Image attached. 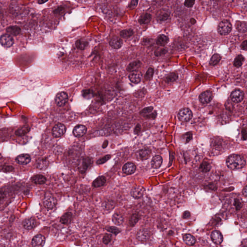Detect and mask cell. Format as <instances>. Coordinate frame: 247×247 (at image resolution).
Returning <instances> with one entry per match:
<instances>
[{
  "instance_id": "1",
  "label": "cell",
  "mask_w": 247,
  "mask_h": 247,
  "mask_svg": "<svg viewBox=\"0 0 247 247\" xmlns=\"http://www.w3.org/2000/svg\"><path fill=\"white\" fill-rule=\"evenodd\" d=\"M226 165L228 168L232 170L241 169L246 165V161L243 157L238 154H233L230 156L226 160Z\"/></svg>"
},
{
  "instance_id": "2",
  "label": "cell",
  "mask_w": 247,
  "mask_h": 247,
  "mask_svg": "<svg viewBox=\"0 0 247 247\" xmlns=\"http://www.w3.org/2000/svg\"><path fill=\"white\" fill-rule=\"evenodd\" d=\"M232 30V25L228 20H224L219 23L218 27V32L222 36H226Z\"/></svg>"
},
{
  "instance_id": "3",
  "label": "cell",
  "mask_w": 247,
  "mask_h": 247,
  "mask_svg": "<svg viewBox=\"0 0 247 247\" xmlns=\"http://www.w3.org/2000/svg\"><path fill=\"white\" fill-rule=\"evenodd\" d=\"M43 204L44 206L48 209H52L57 205V200L51 194L47 193L45 195Z\"/></svg>"
},
{
  "instance_id": "4",
  "label": "cell",
  "mask_w": 247,
  "mask_h": 247,
  "mask_svg": "<svg viewBox=\"0 0 247 247\" xmlns=\"http://www.w3.org/2000/svg\"><path fill=\"white\" fill-rule=\"evenodd\" d=\"M179 120L182 122H188L192 119L193 113L190 109L187 108L182 109L179 111L178 114Z\"/></svg>"
},
{
  "instance_id": "5",
  "label": "cell",
  "mask_w": 247,
  "mask_h": 247,
  "mask_svg": "<svg viewBox=\"0 0 247 247\" xmlns=\"http://www.w3.org/2000/svg\"><path fill=\"white\" fill-rule=\"evenodd\" d=\"M66 132V127L62 124H58L53 127L52 130V135L55 138L63 136Z\"/></svg>"
},
{
  "instance_id": "6",
  "label": "cell",
  "mask_w": 247,
  "mask_h": 247,
  "mask_svg": "<svg viewBox=\"0 0 247 247\" xmlns=\"http://www.w3.org/2000/svg\"><path fill=\"white\" fill-rule=\"evenodd\" d=\"M55 103L59 107H62L66 104L68 100V96L64 92L58 93L55 97Z\"/></svg>"
},
{
  "instance_id": "7",
  "label": "cell",
  "mask_w": 247,
  "mask_h": 247,
  "mask_svg": "<svg viewBox=\"0 0 247 247\" xmlns=\"http://www.w3.org/2000/svg\"><path fill=\"white\" fill-rule=\"evenodd\" d=\"M0 42L2 46L6 48L11 47L14 43V41L12 37L8 34H4L2 36Z\"/></svg>"
},
{
  "instance_id": "8",
  "label": "cell",
  "mask_w": 247,
  "mask_h": 247,
  "mask_svg": "<svg viewBox=\"0 0 247 247\" xmlns=\"http://www.w3.org/2000/svg\"><path fill=\"white\" fill-rule=\"evenodd\" d=\"M244 93L242 91L240 90H235L233 91L231 94V99L234 103H240L244 99Z\"/></svg>"
},
{
  "instance_id": "9",
  "label": "cell",
  "mask_w": 247,
  "mask_h": 247,
  "mask_svg": "<svg viewBox=\"0 0 247 247\" xmlns=\"http://www.w3.org/2000/svg\"><path fill=\"white\" fill-rule=\"evenodd\" d=\"M213 99V94L210 90L206 91L199 95V101L203 104H207L210 103Z\"/></svg>"
},
{
  "instance_id": "10",
  "label": "cell",
  "mask_w": 247,
  "mask_h": 247,
  "mask_svg": "<svg viewBox=\"0 0 247 247\" xmlns=\"http://www.w3.org/2000/svg\"><path fill=\"white\" fill-rule=\"evenodd\" d=\"M92 159L90 157H85L83 158L82 159L81 163L80 164L79 167L80 173L83 174L86 172L87 168L92 164Z\"/></svg>"
},
{
  "instance_id": "11",
  "label": "cell",
  "mask_w": 247,
  "mask_h": 247,
  "mask_svg": "<svg viewBox=\"0 0 247 247\" xmlns=\"http://www.w3.org/2000/svg\"><path fill=\"white\" fill-rule=\"evenodd\" d=\"M46 242V238L41 234L37 235L32 239V241L33 247H43Z\"/></svg>"
},
{
  "instance_id": "12",
  "label": "cell",
  "mask_w": 247,
  "mask_h": 247,
  "mask_svg": "<svg viewBox=\"0 0 247 247\" xmlns=\"http://www.w3.org/2000/svg\"><path fill=\"white\" fill-rule=\"evenodd\" d=\"M145 189L141 186H136L131 190L130 195L135 199H139L143 197Z\"/></svg>"
},
{
  "instance_id": "13",
  "label": "cell",
  "mask_w": 247,
  "mask_h": 247,
  "mask_svg": "<svg viewBox=\"0 0 247 247\" xmlns=\"http://www.w3.org/2000/svg\"><path fill=\"white\" fill-rule=\"evenodd\" d=\"M36 219L33 217L26 218L22 222V226L25 229L31 230L36 227Z\"/></svg>"
},
{
  "instance_id": "14",
  "label": "cell",
  "mask_w": 247,
  "mask_h": 247,
  "mask_svg": "<svg viewBox=\"0 0 247 247\" xmlns=\"http://www.w3.org/2000/svg\"><path fill=\"white\" fill-rule=\"evenodd\" d=\"M150 234L149 230L146 229H141L138 231L137 234V239L139 241L145 242L148 240Z\"/></svg>"
},
{
  "instance_id": "15",
  "label": "cell",
  "mask_w": 247,
  "mask_h": 247,
  "mask_svg": "<svg viewBox=\"0 0 247 247\" xmlns=\"http://www.w3.org/2000/svg\"><path fill=\"white\" fill-rule=\"evenodd\" d=\"M87 131V128L84 125H78L73 128V134L76 137H81L84 136Z\"/></svg>"
},
{
  "instance_id": "16",
  "label": "cell",
  "mask_w": 247,
  "mask_h": 247,
  "mask_svg": "<svg viewBox=\"0 0 247 247\" xmlns=\"http://www.w3.org/2000/svg\"><path fill=\"white\" fill-rule=\"evenodd\" d=\"M15 161L19 165H27L31 162V157L29 154H21L17 157Z\"/></svg>"
},
{
  "instance_id": "17",
  "label": "cell",
  "mask_w": 247,
  "mask_h": 247,
  "mask_svg": "<svg viewBox=\"0 0 247 247\" xmlns=\"http://www.w3.org/2000/svg\"><path fill=\"white\" fill-rule=\"evenodd\" d=\"M212 240L216 244H220L223 241V236L219 231H214L211 234Z\"/></svg>"
},
{
  "instance_id": "18",
  "label": "cell",
  "mask_w": 247,
  "mask_h": 247,
  "mask_svg": "<svg viewBox=\"0 0 247 247\" xmlns=\"http://www.w3.org/2000/svg\"><path fill=\"white\" fill-rule=\"evenodd\" d=\"M136 170V166L131 162L126 163L123 167V171L126 174L130 175L133 174Z\"/></svg>"
},
{
  "instance_id": "19",
  "label": "cell",
  "mask_w": 247,
  "mask_h": 247,
  "mask_svg": "<svg viewBox=\"0 0 247 247\" xmlns=\"http://www.w3.org/2000/svg\"><path fill=\"white\" fill-rule=\"evenodd\" d=\"M73 213L71 212H67L61 217L60 222L61 223L65 225H68L71 224L73 220Z\"/></svg>"
},
{
  "instance_id": "20",
  "label": "cell",
  "mask_w": 247,
  "mask_h": 247,
  "mask_svg": "<svg viewBox=\"0 0 247 247\" xmlns=\"http://www.w3.org/2000/svg\"><path fill=\"white\" fill-rule=\"evenodd\" d=\"M109 44L111 47L115 49H118L121 48L122 46L123 41L119 37H114L110 40Z\"/></svg>"
},
{
  "instance_id": "21",
  "label": "cell",
  "mask_w": 247,
  "mask_h": 247,
  "mask_svg": "<svg viewBox=\"0 0 247 247\" xmlns=\"http://www.w3.org/2000/svg\"><path fill=\"white\" fill-rule=\"evenodd\" d=\"M49 162L46 158L39 159L36 163L37 167L40 170H45L48 167Z\"/></svg>"
},
{
  "instance_id": "22",
  "label": "cell",
  "mask_w": 247,
  "mask_h": 247,
  "mask_svg": "<svg viewBox=\"0 0 247 247\" xmlns=\"http://www.w3.org/2000/svg\"><path fill=\"white\" fill-rule=\"evenodd\" d=\"M31 180L34 184H43L46 182V178L42 175L37 174L32 177Z\"/></svg>"
},
{
  "instance_id": "23",
  "label": "cell",
  "mask_w": 247,
  "mask_h": 247,
  "mask_svg": "<svg viewBox=\"0 0 247 247\" xmlns=\"http://www.w3.org/2000/svg\"><path fill=\"white\" fill-rule=\"evenodd\" d=\"M138 153L140 158L141 160H144L149 157L151 154V150L150 149L146 148L140 150Z\"/></svg>"
},
{
  "instance_id": "24",
  "label": "cell",
  "mask_w": 247,
  "mask_h": 247,
  "mask_svg": "<svg viewBox=\"0 0 247 247\" xmlns=\"http://www.w3.org/2000/svg\"><path fill=\"white\" fill-rule=\"evenodd\" d=\"M163 162V159L160 155H155L152 159L151 165L153 168H158L161 167Z\"/></svg>"
},
{
  "instance_id": "25",
  "label": "cell",
  "mask_w": 247,
  "mask_h": 247,
  "mask_svg": "<svg viewBox=\"0 0 247 247\" xmlns=\"http://www.w3.org/2000/svg\"><path fill=\"white\" fill-rule=\"evenodd\" d=\"M235 28L239 32L246 33L247 32V22L245 21H238L235 24Z\"/></svg>"
},
{
  "instance_id": "26",
  "label": "cell",
  "mask_w": 247,
  "mask_h": 247,
  "mask_svg": "<svg viewBox=\"0 0 247 247\" xmlns=\"http://www.w3.org/2000/svg\"><path fill=\"white\" fill-rule=\"evenodd\" d=\"M106 182V178L103 176H100L94 181L92 183V185L96 188H98L103 186Z\"/></svg>"
},
{
  "instance_id": "27",
  "label": "cell",
  "mask_w": 247,
  "mask_h": 247,
  "mask_svg": "<svg viewBox=\"0 0 247 247\" xmlns=\"http://www.w3.org/2000/svg\"><path fill=\"white\" fill-rule=\"evenodd\" d=\"M21 29L18 26H10L6 29V32L10 36H17L20 34Z\"/></svg>"
},
{
  "instance_id": "28",
  "label": "cell",
  "mask_w": 247,
  "mask_h": 247,
  "mask_svg": "<svg viewBox=\"0 0 247 247\" xmlns=\"http://www.w3.org/2000/svg\"><path fill=\"white\" fill-rule=\"evenodd\" d=\"M169 41H170L169 38L167 36L164 34H161L158 37L157 40V44L159 46H165L169 42Z\"/></svg>"
},
{
  "instance_id": "29",
  "label": "cell",
  "mask_w": 247,
  "mask_h": 247,
  "mask_svg": "<svg viewBox=\"0 0 247 247\" xmlns=\"http://www.w3.org/2000/svg\"><path fill=\"white\" fill-rule=\"evenodd\" d=\"M152 19V15L148 13H145L140 17L139 19V22L140 24H146L149 23Z\"/></svg>"
},
{
  "instance_id": "30",
  "label": "cell",
  "mask_w": 247,
  "mask_h": 247,
  "mask_svg": "<svg viewBox=\"0 0 247 247\" xmlns=\"http://www.w3.org/2000/svg\"><path fill=\"white\" fill-rule=\"evenodd\" d=\"M141 62L139 61V60L134 61V62L130 63L128 65L127 69L128 72H134V71H136L137 69H138L141 66Z\"/></svg>"
},
{
  "instance_id": "31",
  "label": "cell",
  "mask_w": 247,
  "mask_h": 247,
  "mask_svg": "<svg viewBox=\"0 0 247 247\" xmlns=\"http://www.w3.org/2000/svg\"><path fill=\"white\" fill-rule=\"evenodd\" d=\"M30 130H31V128L29 126H22L15 131V134L18 136H23L29 132Z\"/></svg>"
},
{
  "instance_id": "32",
  "label": "cell",
  "mask_w": 247,
  "mask_h": 247,
  "mask_svg": "<svg viewBox=\"0 0 247 247\" xmlns=\"http://www.w3.org/2000/svg\"><path fill=\"white\" fill-rule=\"evenodd\" d=\"M183 239L184 242L189 246H192L195 244V238L193 235L190 234H185L183 236Z\"/></svg>"
},
{
  "instance_id": "33",
  "label": "cell",
  "mask_w": 247,
  "mask_h": 247,
  "mask_svg": "<svg viewBox=\"0 0 247 247\" xmlns=\"http://www.w3.org/2000/svg\"><path fill=\"white\" fill-rule=\"evenodd\" d=\"M112 220L115 225H120L123 223L124 219L123 216L121 214L115 213L113 216Z\"/></svg>"
},
{
  "instance_id": "34",
  "label": "cell",
  "mask_w": 247,
  "mask_h": 247,
  "mask_svg": "<svg viewBox=\"0 0 247 247\" xmlns=\"http://www.w3.org/2000/svg\"><path fill=\"white\" fill-rule=\"evenodd\" d=\"M129 79L131 82L134 84H138L141 81V77L140 75L136 73H131L129 76Z\"/></svg>"
},
{
  "instance_id": "35",
  "label": "cell",
  "mask_w": 247,
  "mask_h": 247,
  "mask_svg": "<svg viewBox=\"0 0 247 247\" xmlns=\"http://www.w3.org/2000/svg\"><path fill=\"white\" fill-rule=\"evenodd\" d=\"M244 60H245L244 57L241 55H239L235 59L234 65L237 68H239L242 65Z\"/></svg>"
},
{
  "instance_id": "36",
  "label": "cell",
  "mask_w": 247,
  "mask_h": 247,
  "mask_svg": "<svg viewBox=\"0 0 247 247\" xmlns=\"http://www.w3.org/2000/svg\"><path fill=\"white\" fill-rule=\"evenodd\" d=\"M178 78V74L175 73H171L167 74L165 78V80L167 83H172L176 81Z\"/></svg>"
},
{
  "instance_id": "37",
  "label": "cell",
  "mask_w": 247,
  "mask_h": 247,
  "mask_svg": "<svg viewBox=\"0 0 247 247\" xmlns=\"http://www.w3.org/2000/svg\"><path fill=\"white\" fill-rule=\"evenodd\" d=\"M134 32L132 29H127L123 30L120 32V36L123 38H128L133 36Z\"/></svg>"
},
{
  "instance_id": "38",
  "label": "cell",
  "mask_w": 247,
  "mask_h": 247,
  "mask_svg": "<svg viewBox=\"0 0 247 247\" xmlns=\"http://www.w3.org/2000/svg\"><path fill=\"white\" fill-rule=\"evenodd\" d=\"M221 56L218 54H215L212 56L211 58L210 62H209V64L211 65V66H215L217 65L218 63L220 62V60L221 59Z\"/></svg>"
},
{
  "instance_id": "39",
  "label": "cell",
  "mask_w": 247,
  "mask_h": 247,
  "mask_svg": "<svg viewBox=\"0 0 247 247\" xmlns=\"http://www.w3.org/2000/svg\"><path fill=\"white\" fill-rule=\"evenodd\" d=\"M211 165L210 164L206 161L203 162L201 163L199 167V170L204 172V173H207L208 172L211 170Z\"/></svg>"
},
{
  "instance_id": "40",
  "label": "cell",
  "mask_w": 247,
  "mask_h": 247,
  "mask_svg": "<svg viewBox=\"0 0 247 247\" xmlns=\"http://www.w3.org/2000/svg\"><path fill=\"white\" fill-rule=\"evenodd\" d=\"M140 216L138 214H134L131 216L129 221V224L131 226H133L137 224L140 219Z\"/></svg>"
},
{
  "instance_id": "41",
  "label": "cell",
  "mask_w": 247,
  "mask_h": 247,
  "mask_svg": "<svg viewBox=\"0 0 247 247\" xmlns=\"http://www.w3.org/2000/svg\"><path fill=\"white\" fill-rule=\"evenodd\" d=\"M87 45H88V43L87 42L81 40H77L76 42V46L77 48L78 49L81 50L85 49L86 47L87 46Z\"/></svg>"
},
{
  "instance_id": "42",
  "label": "cell",
  "mask_w": 247,
  "mask_h": 247,
  "mask_svg": "<svg viewBox=\"0 0 247 247\" xmlns=\"http://www.w3.org/2000/svg\"><path fill=\"white\" fill-rule=\"evenodd\" d=\"M170 17V14L167 12H163L162 13H159L158 15L157 19L159 21H166Z\"/></svg>"
},
{
  "instance_id": "43",
  "label": "cell",
  "mask_w": 247,
  "mask_h": 247,
  "mask_svg": "<svg viewBox=\"0 0 247 247\" xmlns=\"http://www.w3.org/2000/svg\"><path fill=\"white\" fill-rule=\"evenodd\" d=\"M154 69L152 67L149 68L147 70V72L145 74L144 79L146 81H150L152 79L154 74Z\"/></svg>"
},
{
  "instance_id": "44",
  "label": "cell",
  "mask_w": 247,
  "mask_h": 247,
  "mask_svg": "<svg viewBox=\"0 0 247 247\" xmlns=\"http://www.w3.org/2000/svg\"><path fill=\"white\" fill-rule=\"evenodd\" d=\"M154 108L153 107H148L145 108L140 112V114L144 117H147L150 115V113L153 112Z\"/></svg>"
},
{
  "instance_id": "45",
  "label": "cell",
  "mask_w": 247,
  "mask_h": 247,
  "mask_svg": "<svg viewBox=\"0 0 247 247\" xmlns=\"http://www.w3.org/2000/svg\"><path fill=\"white\" fill-rule=\"evenodd\" d=\"M105 229L115 235H117L121 232V230L119 229L114 226H107L105 228Z\"/></svg>"
},
{
  "instance_id": "46",
  "label": "cell",
  "mask_w": 247,
  "mask_h": 247,
  "mask_svg": "<svg viewBox=\"0 0 247 247\" xmlns=\"http://www.w3.org/2000/svg\"><path fill=\"white\" fill-rule=\"evenodd\" d=\"M111 157V155H106L103 157L101 158L100 159L96 161V164L98 165H100V164H103L105 163L107 161H108Z\"/></svg>"
},
{
  "instance_id": "47",
  "label": "cell",
  "mask_w": 247,
  "mask_h": 247,
  "mask_svg": "<svg viewBox=\"0 0 247 247\" xmlns=\"http://www.w3.org/2000/svg\"><path fill=\"white\" fill-rule=\"evenodd\" d=\"M112 239V235L111 234H105L103 238V242L106 245L108 244L111 242Z\"/></svg>"
},
{
  "instance_id": "48",
  "label": "cell",
  "mask_w": 247,
  "mask_h": 247,
  "mask_svg": "<svg viewBox=\"0 0 247 247\" xmlns=\"http://www.w3.org/2000/svg\"><path fill=\"white\" fill-rule=\"evenodd\" d=\"M167 52V50L165 49H161L157 50L155 51L154 54L157 57H158L162 55L165 54Z\"/></svg>"
},
{
  "instance_id": "49",
  "label": "cell",
  "mask_w": 247,
  "mask_h": 247,
  "mask_svg": "<svg viewBox=\"0 0 247 247\" xmlns=\"http://www.w3.org/2000/svg\"><path fill=\"white\" fill-rule=\"evenodd\" d=\"M184 137L185 139V143H189L192 139V133L191 132L186 133L184 135Z\"/></svg>"
},
{
  "instance_id": "50",
  "label": "cell",
  "mask_w": 247,
  "mask_h": 247,
  "mask_svg": "<svg viewBox=\"0 0 247 247\" xmlns=\"http://www.w3.org/2000/svg\"><path fill=\"white\" fill-rule=\"evenodd\" d=\"M14 170V167L11 166H4L1 168L2 171L4 172L12 171Z\"/></svg>"
},
{
  "instance_id": "51",
  "label": "cell",
  "mask_w": 247,
  "mask_h": 247,
  "mask_svg": "<svg viewBox=\"0 0 247 247\" xmlns=\"http://www.w3.org/2000/svg\"><path fill=\"white\" fill-rule=\"evenodd\" d=\"M195 2V1H193V0H187V1H185L184 3V5L185 6H186V7L190 8V7H192V6L194 5Z\"/></svg>"
},
{
  "instance_id": "52",
  "label": "cell",
  "mask_w": 247,
  "mask_h": 247,
  "mask_svg": "<svg viewBox=\"0 0 247 247\" xmlns=\"http://www.w3.org/2000/svg\"><path fill=\"white\" fill-rule=\"evenodd\" d=\"M138 1L133 0V1H131L130 2L128 6H129V7H130V9L135 8L137 6V5H138Z\"/></svg>"
},
{
  "instance_id": "53",
  "label": "cell",
  "mask_w": 247,
  "mask_h": 247,
  "mask_svg": "<svg viewBox=\"0 0 247 247\" xmlns=\"http://www.w3.org/2000/svg\"><path fill=\"white\" fill-rule=\"evenodd\" d=\"M234 205L237 210H239L242 207V204L238 199H235L234 202Z\"/></svg>"
},
{
  "instance_id": "54",
  "label": "cell",
  "mask_w": 247,
  "mask_h": 247,
  "mask_svg": "<svg viewBox=\"0 0 247 247\" xmlns=\"http://www.w3.org/2000/svg\"><path fill=\"white\" fill-rule=\"evenodd\" d=\"M191 214L188 211H185L182 214V218L184 219H187L190 218Z\"/></svg>"
},
{
  "instance_id": "55",
  "label": "cell",
  "mask_w": 247,
  "mask_h": 247,
  "mask_svg": "<svg viewBox=\"0 0 247 247\" xmlns=\"http://www.w3.org/2000/svg\"><path fill=\"white\" fill-rule=\"evenodd\" d=\"M91 92L89 90H85L83 92V96H84L85 98L88 97V98H90L89 96H90Z\"/></svg>"
},
{
  "instance_id": "56",
  "label": "cell",
  "mask_w": 247,
  "mask_h": 247,
  "mask_svg": "<svg viewBox=\"0 0 247 247\" xmlns=\"http://www.w3.org/2000/svg\"><path fill=\"white\" fill-rule=\"evenodd\" d=\"M240 47H241L242 49L247 51V40L243 42L241 44Z\"/></svg>"
},
{
  "instance_id": "57",
  "label": "cell",
  "mask_w": 247,
  "mask_h": 247,
  "mask_svg": "<svg viewBox=\"0 0 247 247\" xmlns=\"http://www.w3.org/2000/svg\"><path fill=\"white\" fill-rule=\"evenodd\" d=\"M140 129H141V127H140V125L138 124L136 126L135 128L134 129V133L135 134H138L139 132H140Z\"/></svg>"
},
{
  "instance_id": "58",
  "label": "cell",
  "mask_w": 247,
  "mask_h": 247,
  "mask_svg": "<svg viewBox=\"0 0 247 247\" xmlns=\"http://www.w3.org/2000/svg\"><path fill=\"white\" fill-rule=\"evenodd\" d=\"M242 247H247V239H245L243 241L242 243Z\"/></svg>"
},
{
  "instance_id": "59",
  "label": "cell",
  "mask_w": 247,
  "mask_h": 247,
  "mask_svg": "<svg viewBox=\"0 0 247 247\" xmlns=\"http://www.w3.org/2000/svg\"><path fill=\"white\" fill-rule=\"evenodd\" d=\"M243 194L245 197H247V185L244 188L243 190Z\"/></svg>"
},
{
  "instance_id": "60",
  "label": "cell",
  "mask_w": 247,
  "mask_h": 247,
  "mask_svg": "<svg viewBox=\"0 0 247 247\" xmlns=\"http://www.w3.org/2000/svg\"><path fill=\"white\" fill-rule=\"evenodd\" d=\"M108 144V141H107V140H105V141L104 142L103 144V148H105L106 147H107V145Z\"/></svg>"
},
{
  "instance_id": "61",
  "label": "cell",
  "mask_w": 247,
  "mask_h": 247,
  "mask_svg": "<svg viewBox=\"0 0 247 247\" xmlns=\"http://www.w3.org/2000/svg\"><path fill=\"white\" fill-rule=\"evenodd\" d=\"M46 1H38V3L39 4H43V3H45V2H46Z\"/></svg>"
},
{
  "instance_id": "62",
  "label": "cell",
  "mask_w": 247,
  "mask_h": 247,
  "mask_svg": "<svg viewBox=\"0 0 247 247\" xmlns=\"http://www.w3.org/2000/svg\"><path fill=\"white\" fill-rule=\"evenodd\" d=\"M243 131L244 135V134H245V133H246L247 132V131H246V132H245V130H243ZM247 135H246V136H245V137H246V138H247ZM243 138H244V137H245V136H244V135L243 136ZM246 139H247V138H246Z\"/></svg>"
},
{
  "instance_id": "63",
  "label": "cell",
  "mask_w": 247,
  "mask_h": 247,
  "mask_svg": "<svg viewBox=\"0 0 247 247\" xmlns=\"http://www.w3.org/2000/svg\"></svg>"
}]
</instances>
